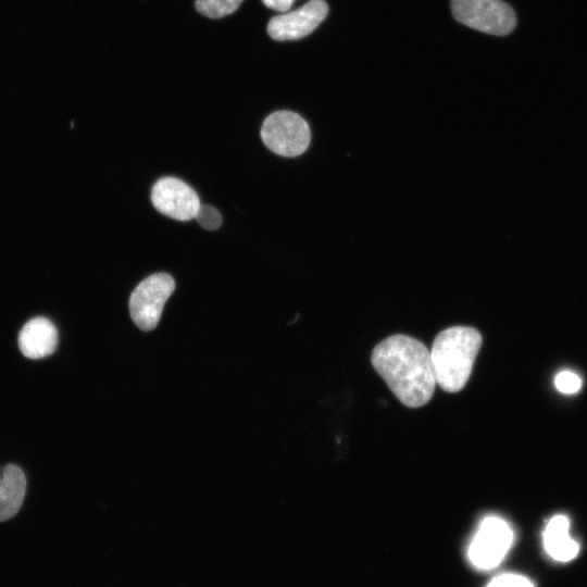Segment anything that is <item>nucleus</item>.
I'll list each match as a JSON object with an SVG mask.
<instances>
[{
  "label": "nucleus",
  "mask_w": 587,
  "mask_h": 587,
  "mask_svg": "<svg viewBox=\"0 0 587 587\" xmlns=\"http://www.w3.org/2000/svg\"><path fill=\"white\" fill-rule=\"evenodd\" d=\"M371 361L394 395L404 405L419 408L434 395L436 380L429 350L407 335H392L372 351Z\"/></svg>",
  "instance_id": "nucleus-1"
},
{
  "label": "nucleus",
  "mask_w": 587,
  "mask_h": 587,
  "mask_svg": "<svg viewBox=\"0 0 587 587\" xmlns=\"http://www.w3.org/2000/svg\"><path fill=\"white\" fill-rule=\"evenodd\" d=\"M483 339L469 326H452L434 339L430 353L436 384L447 392H458L467 383Z\"/></svg>",
  "instance_id": "nucleus-2"
},
{
  "label": "nucleus",
  "mask_w": 587,
  "mask_h": 587,
  "mask_svg": "<svg viewBox=\"0 0 587 587\" xmlns=\"http://www.w3.org/2000/svg\"><path fill=\"white\" fill-rule=\"evenodd\" d=\"M261 139L274 153L282 157H298L309 147L311 130L298 113L277 111L270 114L261 127Z\"/></svg>",
  "instance_id": "nucleus-3"
},
{
  "label": "nucleus",
  "mask_w": 587,
  "mask_h": 587,
  "mask_svg": "<svg viewBox=\"0 0 587 587\" xmlns=\"http://www.w3.org/2000/svg\"><path fill=\"white\" fill-rule=\"evenodd\" d=\"M451 12L463 25L490 35L510 34L516 17L502 0H451Z\"/></svg>",
  "instance_id": "nucleus-4"
},
{
  "label": "nucleus",
  "mask_w": 587,
  "mask_h": 587,
  "mask_svg": "<svg viewBox=\"0 0 587 587\" xmlns=\"http://www.w3.org/2000/svg\"><path fill=\"white\" fill-rule=\"evenodd\" d=\"M174 290L175 282L166 273H155L140 282L129 298L134 323L145 332L155 328L163 307Z\"/></svg>",
  "instance_id": "nucleus-5"
},
{
  "label": "nucleus",
  "mask_w": 587,
  "mask_h": 587,
  "mask_svg": "<svg viewBox=\"0 0 587 587\" xmlns=\"http://www.w3.org/2000/svg\"><path fill=\"white\" fill-rule=\"evenodd\" d=\"M512 542L509 524L498 516H487L470 545V561L479 570H491L499 565Z\"/></svg>",
  "instance_id": "nucleus-6"
},
{
  "label": "nucleus",
  "mask_w": 587,
  "mask_h": 587,
  "mask_svg": "<svg viewBox=\"0 0 587 587\" xmlns=\"http://www.w3.org/2000/svg\"><path fill=\"white\" fill-rule=\"evenodd\" d=\"M151 202L159 212L178 221L195 218L200 207L197 192L185 182L170 176L153 185Z\"/></svg>",
  "instance_id": "nucleus-7"
},
{
  "label": "nucleus",
  "mask_w": 587,
  "mask_h": 587,
  "mask_svg": "<svg viewBox=\"0 0 587 587\" xmlns=\"http://www.w3.org/2000/svg\"><path fill=\"white\" fill-rule=\"evenodd\" d=\"M328 5L324 0H310L301 8L273 17L267 25L275 40H296L312 33L326 17Z\"/></svg>",
  "instance_id": "nucleus-8"
},
{
  "label": "nucleus",
  "mask_w": 587,
  "mask_h": 587,
  "mask_svg": "<svg viewBox=\"0 0 587 587\" xmlns=\"http://www.w3.org/2000/svg\"><path fill=\"white\" fill-rule=\"evenodd\" d=\"M17 342L26 358H46L52 354L58 346V330L50 320L34 317L21 328Z\"/></svg>",
  "instance_id": "nucleus-9"
},
{
  "label": "nucleus",
  "mask_w": 587,
  "mask_h": 587,
  "mask_svg": "<svg viewBox=\"0 0 587 587\" xmlns=\"http://www.w3.org/2000/svg\"><path fill=\"white\" fill-rule=\"evenodd\" d=\"M26 494L24 472L14 464L0 470V522L8 521L20 511Z\"/></svg>",
  "instance_id": "nucleus-10"
},
{
  "label": "nucleus",
  "mask_w": 587,
  "mask_h": 587,
  "mask_svg": "<svg viewBox=\"0 0 587 587\" xmlns=\"http://www.w3.org/2000/svg\"><path fill=\"white\" fill-rule=\"evenodd\" d=\"M569 527V519L559 514L549 520L544 530L545 550L555 561L569 562L578 554L579 546L570 537Z\"/></svg>",
  "instance_id": "nucleus-11"
},
{
  "label": "nucleus",
  "mask_w": 587,
  "mask_h": 587,
  "mask_svg": "<svg viewBox=\"0 0 587 587\" xmlns=\"http://www.w3.org/2000/svg\"><path fill=\"white\" fill-rule=\"evenodd\" d=\"M242 0H197L195 5L199 13L210 18H221L235 12Z\"/></svg>",
  "instance_id": "nucleus-12"
},
{
  "label": "nucleus",
  "mask_w": 587,
  "mask_h": 587,
  "mask_svg": "<svg viewBox=\"0 0 587 587\" xmlns=\"http://www.w3.org/2000/svg\"><path fill=\"white\" fill-rule=\"evenodd\" d=\"M197 222L205 229L213 230L221 226L222 216L220 212L208 204H200L195 216Z\"/></svg>",
  "instance_id": "nucleus-13"
},
{
  "label": "nucleus",
  "mask_w": 587,
  "mask_h": 587,
  "mask_svg": "<svg viewBox=\"0 0 587 587\" xmlns=\"http://www.w3.org/2000/svg\"><path fill=\"white\" fill-rule=\"evenodd\" d=\"M554 385L563 394H574L580 389L582 379L574 372L563 371L555 376Z\"/></svg>",
  "instance_id": "nucleus-14"
},
{
  "label": "nucleus",
  "mask_w": 587,
  "mask_h": 587,
  "mask_svg": "<svg viewBox=\"0 0 587 587\" xmlns=\"http://www.w3.org/2000/svg\"><path fill=\"white\" fill-rule=\"evenodd\" d=\"M487 587H534V585L522 575L502 574L495 577Z\"/></svg>",
  "instance_id": "nucleus-15"
},
{
  "label": "nucleus",
  "mask_w": 587,
  "mask_h": 587,
  "mask_svg": "<svg viewBox=\"0 0 587 587\" xmlns=\"http://www.w3.org/2000/svg\"><path fill=\"white\" fill-rule=\"evenodd\" d=\"M295 0H262V2L270 9L278 12H286L292 5Z\"/></svg>",
  "instance_id": "nucleus-16"
}]
</instances>
